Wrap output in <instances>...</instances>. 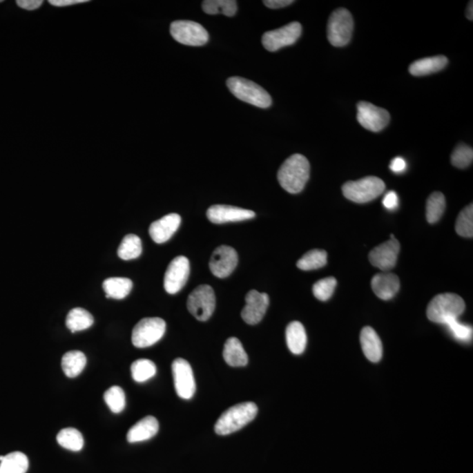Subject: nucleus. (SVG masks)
I'll list each match as a JSON object with an SVG mask.
<instances>
[{
	"mask_svg": "<svg viewBox=\"0 0 473 473\" xmlns=\"http://www.w3.org/2000/svg\"><path fill=\"white\" fill-rule=\"evenodd\" d=\"M166 331V322L160 318H143L133 329L132 342L137 348L152 347L161 340Z\"/></svg>",
	"mask_w": 473,
	"mask_h": 473,
	"instance_id": "nucleus-7",
	"label": "nucleus"
},
{
	"mask_svg": "<svg viewBox=\"0 0 473 473\" xmlns=\"http://www.w3.org/2000/svg\"><path fill=\"white\" fill-rule=\"evenodd\" d=\"M226 84L231 93L243 102L263 109L269 108L272 104L269 93L253 81L233 77L227 80Z\"/></svg>",
	"mask_w": 473,
	"mask_h": 473,
	"instance_id": "nucleus-4",
	"label": "nucleus"
},
{
	"mask_svg": "<svg viewBox=\"0 0 473 473\" xmlns=\"http://www.w3.org/2000/svg\"><path fill=\"white\" fill-rule=\"evenodd\" d=\"M187 307L189 311L199 321H207L216 307L213 289L209 285H200L189 295Z\"/></svg>",
	"mask_w": 473,
	"mask_h": 473,
	"instance_id": "nucleus-8",
	"label": "nucleus"
},
{
	"mask_svg": "<svg viewBox=\"0 0 473 473\" xmlns=\"http://www.w3.org/2000/svg\"><path fill=\"white\" fill-rule=\"evenodd\" d=\"M446 208L445 195L441 192H434L426 204V218L429 224H435L442 218Z\"/></svg>",
	"mask_w": 473,
	"mask_h": 473,
	"instance_id": "nucleus-30",
	"label": "nucleus"
},
{
	"mask_svg": "<svg viewBox=\"0 0 473 473\" xmlns=\"http://www.w3.org/2000/svg\"><path fill=\"white\" fill-rule=\"evenodd\" d=\"M257 414L258 407L255 403L237 404L222 414L215 424V432L220 436L230 435L252 422Z\"/></svg>",
	"mask_w": 473,
	"mask_h": 473,
	"instance_id": "nucleus-2",
	"label": "nucleus"
},
{
	"mask_svg": "<svg viewBox=\"0 0 473 473\" xmlns=\"http://www.w3.org/2000/svg\"><path fill=\"white\" fill-rule=\"evenodd\" d=\"M223 357L230 367H241L248 363V356L242 344L237 338L227 339L224 344Z\"/></svg>",
	"mask_w": 473,
	"mask_h": 473,
	"instance_id": "nucleus-23",
	"label": "nucleus"
},
{
	"mask_svg": "<svg viewBox=\"0 0 473 473\" xmlns=\"http://www.w3.org/2000/svg\"><path fill=\"white\" fill-rule=\"evenodd\" d=\"M269 305V298L266 293L251 290L246 296V306L241 312V316L248 325L259 324L265 316Z\"/></svg>",
	"mask_w": 473,
	"mask_h": 473,
	"instance_id": "nucleus-15",
	"label": "nucleus"
},
{
	"mask_svg": "<svg viewBox=\"0 0 473 473\" xmlns=\"http://www.w3.org/2000/svg\"><path fill=\"white\" fill-rule=\"evenodd\" d=\"M390 169L396 174L403 173L407 169V162L405 160L401 157H396L392 160L390 163Z\"/></svg>",
	"mask_w": 473,
	"mask_h": 473,
	"instance_id": "nucleus-42",
	"label": "nucleus"
},
{
	"mask_svg": "<svg viewBox=\"0 0 473 473\" xmlns=\"http://www.w3.org/2000/svg\"><path fill=\"white\" fill-rule=\"evenodd\" d=\"M254 217H255V213L253 211L230 206V205H212L207 211L208 220L214 224L247 220Z\"/></svg>",
	"mask_w": 473,
	"mask_h": 473,
	"instance_id": "nucleus-17",
	"label": "nucleus"
},
{
	"mask_svg": "<svg viewBox=\"0 0 473 473\" xmlns=\"http://www.w3.org/2000/svg\"><path fill=\"white\" fill-rule=\"evenodd\" d=\"M172 373L176 394L182 399H191L195 392V381L191 365L184 358H176L172 364Z\"/></svg>",
	"mask_w": 473,
	"mask_h": 473,
	"instance_id": "nucleus-12",
	"label": "nucleus"
},
{
	"mask_svg": "<svg viewBox=\"0 0 473 473\" xmlns=\"http://www.w3.org/2000/svg\"><path fill=\"white\" fill-rule=\"evenodd\" d=\"M57 440L59 445L68 451L79 452L84 445L83 435L74 428L61 429L58 433Z\"/></svg>",
	"mask_w": 473,
	"mask_h": 473,
	"instance_id": "nucleus-32",
	"label": "nucleus"
},
{
	"mask_svg": "<svg viewBox=\"0 0 473 473\" xmlns=\"http://www.w3.org/2000/svg\"><path fill=\"white\" fill-rule=\"evenodd\" d=\"M293 0H266L263 4L271 9H279L293 4Z\"/></svg>",
	"mask_w": 473,
	"mask_h": 473,
	"instance_id": "nucleus-43",
	"label": "nucleus"
},
{
	"mask_svg": "<svg viewBox=\"0 0 473 473\" xmlns=\"http://www.w3.org/2000/svg\"><path fill=\"white\" fill-rule=\"evenodd\" d=\"M302 30V25L299 22H291L276 30L267 32L262 37L264 48L267 51L276 52L295 44L301 37Z\"/></svg>",
	"mask_w": 473,
	"mask_h": 473,
	"instance_id": "nucleus-10",
	"label": "nucleus"
},
{
	"mask_svg": "<svg viewBox=\"0 0 473 473\" xmlns=\"http://www.w3.org/2000/svg\"><path fill=\"white\" fill-rule=\"evenodd\" d=\"M472 1L469 3L468 5V8H467V12H466V15H467V19H470V21H472V17H473V9H472Z\"/></svg>",
	"mask_w": 473,
	"mask_h": 473,
	"instance_id": "nucleus-45",
	"label": "nucleus"
},
{
	"mask_svg": "<svg viewBox=\"0 0 473 473\" xmlns=\"http://www.w3.org/2000/svg\"><path fill=\"white\" fill-rule=\"evenodd\" d=\"M238 253L233 247L221 246L212 253L210 269L218 278H226L236 269Z\"/></svg>",
	"mask_w": 473,
	"mask_h": 473,
	"instance_id": "nucleus-16",
	"label": "nucleus"
},
{
	"mask_svg": "<svg viewBox=\"0 0 473 473\" xmlns=\"http://www.w3.org/2000/svg\"><path fill=\"white\" fill-rule=\"evenodd\" d=\"M171 34L179 44L199 47L207 44L209 34L203 26L191 21H176L171 26Z\"/></svg>",
	"mask_w": 473,
	"mask_h": 473,
	"instance_id": "nucleus-9",
	"label": "nucleus"
},
{
	"mask_svg": "<svg viewBox=\"0 0 473 473\" xmlns=\"http://www.w3.org/2000/svg\"><path fill=\"white\" fill-rule=\"evenodd\" d=\"M207 15H224L233 17L237 12V2L234 0H205L202 4Z\"/></svg>",
	"mask_w": 473,
	"mask_h": 473,
	"instance_id": "nucleus-31",
	"label": "nucleus"
},
{
	"mask_svg": "<svg viewBox=\"0 0 473 473\" xmlns=\"http://www.w3.org/2000/svg\"><path fill=\"white\" fill-rule=\"evenodd\" d=\"M28 466V458L24 453L12 452L0 461V473H26Z\"/></svg>",
	"mask_w": 473,
	"mask_h": 473,
	"instance_id": "nucleus-28",
	"label": "nucleus"
},
{
	"mask_svg": "<svg viewBox=\"0 0 473 473\" xmlns=\"http://www.w3.org/2000/svg\"><path fill=\"white\" fill-rule=\"evenodd\" d=\"M88 0H50L48 3L57 8H65V6H70L73 5L81 4V3H86Z\"/></svg>",
	"mask_w": 473,
	"mask_h": 473,
	"instance_id": "nucleus-44",
	"label": "nucleus"
},
{
	"mask_svg": "<svg viewBox=\"0 0 473 473\" xmlns=\"http://www.w3.org/2000/svg\"><path fill=\"white\" fill-rule=\"evenodd\" d=\"M357 109L358 123L371 132L383 131L390 122L389 113L373 104L361 101L357 104Z\"/></svg>",
	"mask_w": 473,
	"mask_h": 473,
	"instance_id": "nucleus-11",
	"label": "nucleus"
},
{
	"mask_svg": "<svg viewBox=\"0 0 473 473\" xmlns=\"http://www.w3.org/2000/svg\"><path fill=\"white\" fill-rule=\"evenodd\" d=\"M456 231L459 236L472 238L473 236V205H468L460 212L456 223Z\"/></svg>",
	"mask_w": 473,
	"mask_h": 473,
	"instance_id": "nucleus-36",
	"label": "nucleus"
},
{
	"mask_svg": "<svg viewBox=\"0 0 473 473\" xmlns=\"http://www.w3.org/2000/svg\"><path fill=\"white\" fill-rule=\"evenodd\" d=\"M386 185L380 178L368 176L358 181L347 182L342 185L345 197L357 204H365L380 197L385 191Z\"/></svg>",
	"mask_w": 473,
	"mask_h": 473,
	"instance_id": "nucleus-5",
	"label": "nucleus"
},
{
	"mask_svg": "<svg viewBox=\"0 0 473 473\" xmlns=\"http://www.w3.org/2000/svg\"><path fill=\"white\" fill-rule=\"evenodd\" d=\"M131 373L136 383H146L156 374V367L153 361L143 358L133 362Z\"/></svg>",
	"mask_w": 473,
	"mask_h": 473,
	"instance_id": "nucleus-34",
	"label": "nucleus"
},
{
	"mask_svg": "<svg viewBox=\"0 0 473 473\" xmlns=\"http://www.w3.org/2000/svg\"><path fill=\"white\" fill-rule=\"evenodd\" d=\"M311 166L308 159L296 153L287 159L278 171L280 186L290 194L300 193L309 181Z\"/></svg>",
	"mask_w": 473,
	"mask_h": 473,
	"instance_id": "nucleus-1",
	"label": "nucleus"
},
{
	"mask_svg": "<svg viewBox=\"0 0 473 473\" xmlns=\"http://www.w3.org/2000/svg\"><path fill=\"white\" fill-rule=\"evenodd\" d=\"M142 253V240L135 234L126 235L117 249V255L124 260L136 259Z\"/></svg>",
	"mask_w": 473,
	"mask_h": 473,
	"instance_id": "nucleus-29",
	"label": "nucleus"
},
{
	"mask_svg": "<svg viewBox=\"0 0 473 473\" xmlns=\"http://www.w3.org/2000/svg\"><path fill=\"white\" fill-rule=\"evenodd\" d=\"M448 64V59L443 55L420 59L410 65L409 70L412 76L423 77L438 73Z\"/></svg>",
	"mask_w": 473,
	"mask_h": 473,
	"instance_id": "nucleus-22",
	"label": "nucleus"
},
{
	"mask_svg": "<svg viewBox=\"0 0 473 473\" xmlns=\"http://www.w3.org/2000/svg\"><path fill=\"white\" fill-rule=\"evenodd\" d=\"M2 2H3L2 0H0V3H2Z\"/></svg>",
	"mask_w": 473,
	"mask_h": 473,
	"instance_id": "nucleus-46",
	"label": "nucleus"
},
{
	"mask_svg": "<svg viewBox=\"0 0 473 473\" xmlns=\"http://www.w3.org/2000/svg\"><path fill=\"white\" fill-rule=\"evenodd\" d=\"M287 345L289 351L296 355L302 354L307 345V334L301 322H290L286 329Z\"/></svg>",
	"mask_w": 473,
	"mask_h": 473,
	"instance_id": "nucleus-24",
	"label": "nucleus"
},
{
	"mask_svg": "<svg viewBox=\"0 0 473 473\" xmlns=\"http://www.w3.org/2000/svg\"><path fill=\"white\" fill-rule=\"evenodd\" d=\"M104 399L113 413L119 414L125 409L126 396L122 387L117 386L110 387L104 393Z\"/></svg>",
	"mask_w": 473,
	"mask_h": 473,
	"instance_id": "nucleus-35",
	"label": "nucleus"
},
{
	"mask_svg": "<svg viewBox=\"0 0 473 473\" xmlns=\"http://www.w3.org/2000/svg\"><path fill=\"white\" fill-rule=\"evenodd\" d=\"M327 264V253L325 250L309 251L296 264L299 269L311 271L321 269Z\"/></svg>",
	"mask_w": 473,
	"mask_h": 473,
	"instance_id": "nucleus-33",
	"label": "nucleus"
},
{
	"mask_svg": "<svg viewBox=\"0 0 473 473\" xmlns=\"http://www.w3.org/2000/svg\"><path fill=\"white\" fill-rule=\"evenodd\" d=\"M465 303L462 298L456 293H445L435 296L427 308V316L430 321L436 324L458 319L464 313Z\"/></svg>",
	"mask_w": 473,
	"mask_h": 473,
	"instance_id": "nucleus-3",
	"label": "nucleus"
},
{
	"mask_svg": "<svg viewBox=\"0 0 473 473\" xmlns=\"http://www.w3.org/2000/svg\"><path fill=\"white\" fill-rule=\"evenodd\" d=\"M400 246L396 238L374 248L369 253L371 265L378 269L387 272L396 267Z\"/></svg>",
	"mask_w": 473,
	"mask_h": 473,
	"instance_id": "nucleus-14",
	"label": "nucleus"
},
{
	"mask_svg": "<svg viewBox=\"0 0 473 473\" xmlns=\"http://www.w3.org/2000/svg\"><path fill=\"white\" fill-rule=\"evenodd\" d=\"M16 3L19 8L28 10V11H34V10L41 8V5L44 4L42 0H18Z\"/></svg>",
	"mask_w": 473,
	"mask_h": 473,
	"instance_id": "nucleus-41",
	"label": "nucleus"
},
{
	"mask_svg": "<svg viewBox=\"0 0 473 473\" xmlns=\"http://www.w3.org/2000/svg\"><path fill=\"white\" fill-rule=\"evenodd\" d=\"M371 289L378 298L387 301L393 299L400 290V280L392 273H378L371 282Z\"/></svg>",
	"mask_w": 473,
	"mask_h": 473,
	"instance_id": "nucleus-19",
	"label": "nucleus"
},
{
	"mask_svg": "<svg viewBox=\"0 0 473 473\" xmlns=\"http://www.w3.org/2000/svg\"><path fill=\"white\" fill-rule=\"evenodd\" d=\"M383 203L384 207L387 209V210H396V209H397L398 206H399V197H398L396 192H387V193L385 195Z\"/></svg>",
	"mask_w": 473,
	"mask_h": 473,
	"instance_id": "nucleus-40",
	"label": "nucleus"
},
{
	"mask_svg": "<svg viewBox=\"0 0 473 473\" xmlns=\"http://www.w3.org/2000/svg\"><path fill=\"white\" fill-rule=\"evenodd\" d=\"M360 344L365 356L368 360L378 363L381 360L383 355V342L373 328L367 326L362 329Z\"/></svg>",
	"mask_w": 473,
	"mask_h": 473,
	"instance_id": "nucleus-20",
	"label": "nucleus"
},
{
	"mask_svg": "<svg viewBox=\"0 0 473 473\" xmlns=\"http://www.w3.org/2000/svg\"><path fill=\"white\" fill-rule=\"evenodd\" d=\"M159 432V423L153 416H146L135 424L127 433V441L131 443L151 439Z\"/></svg>",
	"mask_w": 473,
	"mask_h": 473,
	"instance_id": "nucleus-21",
	"label": "nucleus"
},
{
	"mask_svg": "<svg viewBox=\"0 0 473 473\" xmlns=\"http://www.w3.org/2000/svg\"><path fill=\"white\" fill-rule=\"evenodd\" d=\"M445 325L449 329L450 334L454 337L456 340L467 342L472 338V328L471 326L461 324L458 319H452L445 322Z\"/></svg>",
	"mask_w": 473,
	"mask_h": 473,
	"instance_id": "nucleus-39",
	"label": "nucleus"
},
{
	"mask_svg": "<svg viewBox=\"0 0 473 473\" xmlns=\"http://www.w3.org/2000/svg\"><path fill=\"white\" fill-rule=\"evenodd\" d=\"M473 161V150L471 146L461 144L455 148L452 155V163L458 168H466Z\"/></svg>",
	"mask_w": 473,
	"mask_h": 473,
	"instance_id": "nucleus-38",
	"label": "nucleus"
},
{
	"mask_svg": "<svg viewBox=\"0 0 473 473\" xmlns=\"http://www.w3.org/2000/svg\"><path fill=\"white\" fill-rule=\"evenodd\" d=\"M182 218L178 214L166 215L156 220L149 227V234L155 243L162 244L171 239L181 224Z\"/></svg>",
	"mask_w": 473,
	"mask_h": 473,
	"instance_id": "nucleus-18",
	"label": "nucleus"
},
{
	"mask_svg": "<svg viewBox=\"0 0 473 473\" xmlns=\"http://www.w3.org/2000/svg\"><path fill=\"white\" fill-rule=\"evenodd\" d=\"M87 358L84 352L70 351L65 354L61 360V367L68 378H76L86 367Z\"/></svg>",
	"mask_w": 473,
	"mask_h": 473,
	"instance_id": "nucleus-26",
	"label": "nucleus"
},
{
	"mask_svg": "<svg viewBox=\"0 0 473 473\" xmlns=\"http://www.w3.org/2000/svg\"><path fill=\"white\" fill-rule=\"evenodd\" d=\"M354 22L347 9L339 8L332 12L329 19L327 37L334 47H344L350 42Z\"/></svg>",
	"mask_w": 473,
	"mask_h": 473,
	"instance_id": "nucleus-6",
	"label": "nucleus"
},
{
	"mask_svg": "<svg viewBox=\"0 0 473 473\" xmlns=\"http://www.w3.org/2000/svg\"><path fill=\"white\" fill-rule=\"evenodd\" d=\"M189 276V262L185 256L175 258L169 264L164 276V289L171 295L184 288Z\"/></svg>",
	"mask_w": 473,
	"mask_h": 473,
	"instance_id": "nucleus-13",
	"label": "nucleus"
},
{
	"mask_svg": "<svg viewBox=\"0 0 473 473\" xmlns=\"http://www.w3.org/2000/svg\"><path fill=\"white\" fill-rule=\"evenodd\" d=\"M336 287H337V280L334 277H327L314 284L313 293L320 301H328L334 295Z\"/></svg>",
	"mask_w": 473,
	"mask_h": 473,
	"instance_id": "nucleus-37",
	"label": "nucleus"
},
{
	"mask_svg": "<svg viewBox=\"0 0 473 473\" xmlns=\"http://www.w3.org/2000/svg\"><path fill=\"white\" fill-rule=\"evenodd\" d=\"M103 289L107 298L122 300L129 295L133 289V282L128 278L112 277L104 280Z\"/></svg>",
	"mask_w": 473,
	"mask_h": 473,
	"instance_id": "nucleus-25",
	"label": "nucleus"
},
{
	"mask_svg": "<svg viewBox=\"0 0 473 473\" xmlns=\"http://www.w3.org/2000/svg\"><path fill=\"white\" fill-rule=\"evenodd\" d=\"M93 324V315L86 309L81 308L71 309L66 318V326L73 334L89 329Z\"/></svg>",
	"mask_w": 473,
	"mask_h": 473,
	"instance_id": "nucleus-27",
	"label": "nucleus"
}]
</instances>
